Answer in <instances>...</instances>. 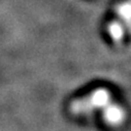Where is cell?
<instances>
[{"instance_id":"1","label":"cell","mask_w":131,"mask_h":131,"mask_svg":"<svg viewBox=\"0 0 131 131\" xmlns=\"http://www.w3.org/2000/svg\"><path fill=\"white\" fill-rule=\"evenodd\" d=\"M116 13L120 18L122 24L126 25L129 29H131V1H125L120 3L116 7Z\"/></svg>"},{"instance_id":"2","label":"cell","mask_w":131,"mask_h":131,"mask_svg":"<svg viewBox=\"0 0 131 131\" xmlns=\"http://www.w3.org/2000/svg\"><path fill=\"white\" fill-rule=\"evenodd\" d=\"M107 32L114 41L119 42L124 37L125 28L120 21H113L107 25Z\"/></svg>"}]
</instances>
